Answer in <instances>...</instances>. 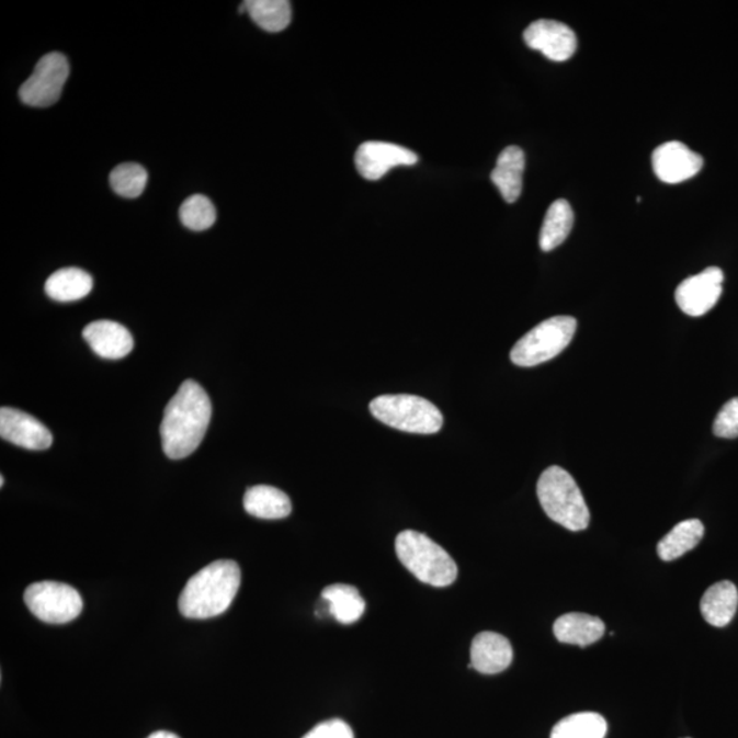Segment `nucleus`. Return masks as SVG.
Segmentation results:
<instances>
[{
    "mask_svg": "<svg viewBox=\"0 0 738 738\" xmlns=\"http://www.w3.org/2000/svg\"><path fill=\"white\" fill-rule=\"evenodd\" d=\"M575 215L566 200H557L547 209L543 222L540 243L542 251L550 252L558 248L569 237L574 227Z\"/></svg>",
    "mask_w": 738,
    "mask_h": 738,
    "instance_id": "5701e85b",
    "label": "nucleus"
},
{
    "mask_svg": "<svg viewBox=\"0 0 738 738\" xmlns=\"http://www.w3.org/2000/svg\"><path fill=\"white\" fill-rule=\"evenodd\" d=\"M524 170L525 154L520 147L510 146L499 154L491 181L502 194L504 202L510 204L518 202L523 192Z\"/></svg>",
    "mask_w": 738,
    "mask_h": 738,
    "instance_id": "dca6fc26",
    "label": "nucleus"
},
{
    "mask_svg": "<svg viewBox=\"0 0 738 738\" xmlns=\"http://www.w3.org/2000/svg\"><path fill=\"white\" fill-rule=\"evenodd\" d=\"M396 553L399 563L424 584L443 588L457 580L458 568L451 554L420 532H401Z\"/></svg>",
    "mask_w": 738,
    "mask_h": 738,
    "instance_id": "20e7f679",
    "label": "nucleus"
},
{
    "mask_svg": "<svg viewBox=\"0 0 738 738\" xmlns=\"http://www.w3.org/2000/svg\"><path fill=\"white\" fill-rule=\"evenodd\" d=\"M243 5L254 24L264 31H285L292 22V4L287 0H248Z\"/></svg>",
    "mask_w": 738,
    "mask_h": 738,
    "instance_id": "b1692460",
    "label": "nucleus"
},
{
    "mask_svg": "<svg viewBox=\"0 0 738 738\" xmlns=\"http://www.w3.org/2000/svg\"><path fill=\"white\" fill-rule=\"evenodd\" d=\"M714 434L725 440L738 438V397L730 399L719 410L713 425Z\"/></svg>",
    "mask_w": 738,
    "mask_h": 738,
    "instance_id": "cd10ccee",
    "label": "nucleus"
},
{
    "mask_svg": "<svg viewBox=\"0 0 738 738\" xmlns=\"http://www.w3.org/2000/svg\"><path fill=\"white\" fill-rule=\"evenodd\" d=\"M24 601L31 613L47 624L71 623L84 608L76 588L57 581H41L27 587Z\"/></svg>",
    "mask_w": 738,
    "mask_h": 738,
    "instance_id": "0eeeda50",
    "label": "nucleus"
},
{
    "mask_svg": "<svg viewBox=\"0 0 738 738\" xmlns=\"http://www.w3.org/2000/svg\"><path fill=\"white\" fill-rule=\"evenodd\" d=\"M92 276L76 268L55 271L46 282L47 296L59 303L79 302L92 292Z\"/></svg>",
    "mask_w": 738,
    "mask_h": 738,
    "instance_id": "aec40b11",
    "label": "nucleus"
},
{
    "mask_svg": "<svg viewBox=\"0 0 738 738\" xmlns=\"http://www.w3.org/2000/svg\"><path fill=\"white\" fill-rule=\"evenodd\" d=\"M737 608L738 591L731 581H719L709 587L701 602L703 618L717 628H724L731 623Z\"/></svg>",
    "mask_w": 738,
    "mask_h": 738,
    "instance_id": "a211bd4d",
    "label": "nucleus"
},
{
    "mask_svg": "<svg viewBox=\"0 0 738 738\" xmlns=\"http://www.w3.org/2000/svg\"><path fill=\"white\" fill-rule=\"evenodd\" d=\"M513 660V648L507 637L496 632H481L472 642L470 669L481 674H498Z\"/></svg>",
    "mask_w": 738,
    "mask_h": 738,
    "instance_id": "4468645a",
    "label": "nucleus"
},
{
    "mask_svg": "<svg viewBox=\"0 0 738 738\" xmlns=\"http://www.w3.org/2000/svg\"><path fill=\"white\" fill-rule=\"evenodd\" d=\"M321 599L329 603L331 617L347 625L357 623L367 608L357 588L349 584L326 587L321 592Z\"/></svg>",
    "mask_w": 738,
    "mask_h": 738,
    "instance_id": "412c9836",
    "label": "nucleus"
},
{
    "mask_svg": "<svg viewBox=\"0 0 738 738\" xmlns=\"http://www.w3.org/2000/svg\"><path fill=\"white\" fill-rule=\"evenodd\" d=\"M84 340L98 356L110 360L126 357L135 341L126 327L111 320L93 321L82 331Z\"/></svg>",
    "mask_w": 738,
    "mask_h": 738,
    "instance_id": "2eb2a0df",
    "label": "nucleus"
},
{
    "mask_svg": "<svg viewBox=\"0 0 738 738\" xmlns=\"http://www.w3.org/2000/svg\"><path fill=\"white\" fill-rule=\"evenodd\" d=\"M180 218L188 229L204 231L214 226L216 209L208 197L203 194H193L181 205Z\"/></svg>",
    "mask_w": 738,
    "mask_h": 738,
    "instance_id": "bb28decb",
    "label": "nucleus"
},
{
    "mask_svg": "<svg viewBox=\"0 0 738 738\" xmlns=\"http://www.w3.org/2000/svg\"><path fill=\"white\" fill-rule=\"evenodd\" d=\"M370 410L381 423L410 434H436L443 425L441 410L429 399L412 394L376 397L372 399Z\"/></svg>",
    "mask_w": 738,
    "mask_h": 738,
    "instance_id": "39448f33",
    "label": "nucleus"
},
{
    "mask_svg": "<svg viewBox=\"0 0 738 738\" xmlns=\"http://www.w3.org/2000/svg\"><path fill=\"white\" fill-rule=\"evenodd\" d=\"M601 618L590 614L569 613L554 623V635L564 645L587 647L601 640L604 634Z\"/></svg>",
    "mask_w": 738,
    "mask_h": 738,
    "instance_id": "f3484780",
    "label": "nucleus"
},
{
    "mask_svg": "<svg viewBox=\"0 0 738 738\" xmlns=\"http://www.w3.org/2000/svg\"><path fill=\"white\" fill-rule=\"evenodd\" d=\"M418 155L410 149L385 141H367L359 147L354 163L363 179L377 181L398 166L418 163Z\"/></svg>",
    "mask_w": 738,
    "mask_h": 738,
    "instance_id": "9d476101",
    "label": "nucleus"
},
{
    "mask_svg": "<svg viewBox=\"0 0 738 738\" xmlns=\"http://www.w3.org/2000/svg\"><path fill=\"white\" fill-rule=\"evenodd\" d=\"M241 586V569L235 560L220 559L205 566L186 582L180 612L191 620H208L227 612Z\"/></svg>",
    "mask_w": 738,
    "mask_h": 738,
    "instance_id": "f03ea898",
    "label": "nucleus"
},
{
    "mask_svg": "<svg viewBox=\"0 0 738 738\" xmlns=\"http://www.w3.org/2000/svg\"><path fill=\"white\" fill-rule=\"evenodd\" d=\"M704 525L699 520H685L677 524L658 543V555L662 560H674L693 550L703 540Z\"/></svg>",
    "mask_w": 738,
    "mask_h": 738,
    "instance_id": "4be33fe9",
    "label": "nucleus"
},
{
    "mask_svg": "<svg viewBox=\"0 0 738 738\" xmlns=\"http://www.w3.org/2000/svg\"><path fill=\"white\" fill-rule=\"evenodd\" d=\"M606 734L608 723L602 715L579 713L559 720L550 738H604Z\"/></svg>",
    "mask_w": 738,
    "mask_h": 738,
    "instance_id": "393cba45",
    "label": "nucleus"
},
{
    "mask_svg": "<svg viewBox=\"0 0 738 738\" xmlns=\"http://www.w3.org/2000/svg\"><path fill=\"white\" fill-rule=\"evenodd\" d=\"M526 46L541 52L555 63H564L574 57L577 49L576 33L563 22L537 20L524 32Z\"/></svg>",
    "mask_w": 738,
    "mask_h": 738,
    "instance_id": "9b49d317",
    "label": "nucleus"
},
{
    "mask_svg": "<svg viewBox=\"0 0 738 738\" xmlns=\"http://www.w3.org/2000/svg\"><path fill=\"white\" fill-rule=\"evenodd\" d=\"M213 405L197 382L182 383L164 409L160 436L163 452L171 459H181L196 452L208 430Z\"/></svg>",
    "mask_w": 738,
    "mask_h": 738,
    "instance_id": "f257e3e1",
    "label": "nucleus"
},
{
    "mask_svg": "<svg viewBox=\"0 0 738 738\" xmlns=\"http://www.w3.org/2000/svg\"><path fill=\"white\" fill-rule=\"evenodd\" d=\"M576 330L577 320L571 316H554L526 332L513 347L510 359L524 368L550 362L569 347Z\"/></svg>",
    "mask_w": 738,
    "mask_h": 738,
    "instance_id": "423d86ee",
    "label": "nucleus"
},
{
    "mask_svg": "<svg viewBox=\"0 0 738 738\" xmlns=\"http://www.w3.org/2000/svg\"><path fill=\"white\" fill-rule=\"evenodd\" d=\"M0 436L27 451H46L53 445L52 431L42 421L14 408L0 409Z\"/></svg>",
    "mask_w": 738,
    "mask_h": 738,
    "instance_id": "ddd939ff",
    "label": "nucleus"
},
{
    "mask_svg": "<svg viewBox=\"0 0 738 738\" xmlns=\"http://www.w3.org/2000/svg\"><path fill=\"white\" fill-rule=\"evenodd\" d=\"M303 738H354L351 726L341 719L325 720Z\"/></svg>",
    "mask_w": 738,
    "mask_h": 738,
    "instance_id": "c85d7f7f",
    "label": "nucleus"
},
{
    "mask_svg": "<svg viewBox=\"0 0 738 738\" xmlns=\"http://www.w3.org/2000/svg\"><path fill=\"white\" fill-rule=\"evenodd\" d=\"M148 738H181V737H179L174 734H171V731L160 730V731H155V734H152Z\"/></svg>",
    "mask_w": 738,
    "mask_h": 738,
    "instance_id": "c756f323",
    "label": "nucleus"
},
{
    "mask_svg": "<svg viewBox=\"0 0 738 738\" xmlns=\"http://www.w3.org/2000/svg\"><path fill=\"white\" fill-rule=\"evenodd\" d=\"M243 508L248 514L262 520H281L292 513L291 498L271 486L248 488L243 497Z\"/></svg>",
    "mask_w": 738,
    "mask_h": 738,
    "instance_id": "6ab92c4d",
    "label": "nucleus"
},
{
    "mask_svg": "<svg viewBox=\"0 0 738 738\" xmlns=\"http://www.w3.org/2000/svg\"><path fill=\"white\" fill-rule=\"evenodd\" d=\"M652 168L666 184H680L701 173L703 158L680 141H669L655 148Z\"/></svg>",
    "mask_w": 738,
    "mask_h": 738,
    "instance_id": "f8f14e48",
    "label": "nucleus"
},
{
    "mask_svg": "<svg viewBox=\"0 0 738 738\" xmlns=\"http://www.w3.org/2000/svg\"><path fill=\"white\" fill-rule=\"evenodd\" d=\"M68 58L60 53L47 54L20 88L21 102L31 107H49L58 102L69 79Z\"/></svg>",
    "mask_w": 738,
    "mask_h": 738,
    "instance_id": "6e6552de",
    "label": "nucleus"
},
{
    "mask_svg": "<svg viewBox=\"0 0 738 738\" xmlns=\"http://www.w3.org/2000/svg\"><path fill=\"white\" fill-rule=\"evenodd\" d=\"M0 485H2V487H3V485H4V477H3V476L0 477Z\"/></svg>",
    "mask_w": 738,
    "mask_h": 738,
    "instance_id": "7c9ffc66",
    "label": "nucleus"
},
{
    "mask_svg": "<svg viewBox=\"0 0 738 738\" xmlns=\"http://www.w3.org/2000/svg\"><path fill=\"white\" fill-rule=\"evenodd\" d=\"M148 182L147 170L137 163L120 164L111 171L110 185L113 191L125 198L140 196Z\"/></svg>",
    "mask_w": 738,
    "mask_h": 738,
    "instance_id": "a878e982",
    "label": "nucleus"
},
{
    "mask_svg": "<svg viewBox=\"0 0 738 738\" xmlns=\"http://www.w3.org/2000/svg\"><path fill=\"white\" fill-rule=\"evenodd\" d=\"M537 498L554 523L571 532L590 525L591 514L586 499L569 472L554 465L543 472L537 481Z\"/></svg>",
    "mask_w": 738,
    "mask_h": 738,
    "instance_id": "7ed1b4c3",
    "label": "nucleus"
},
{
    "mask_svg": "<svg viewBox=\"0 0 738 738\" xmlns=\"http://www.w3.org/2000/svg\"><path fill=\"white\" fill-rule=\"evenodd\" d=\"M724 273L708 268L703 273L686 277L675 291V302L682 313L697 318L715 307L723 296Z\"/></svg>",
    "mask_w": 738,
    "mask_h": 738,
    "instance_id": "1a4fd4ad",
    "label": "nucleus"
}]
</instances>
